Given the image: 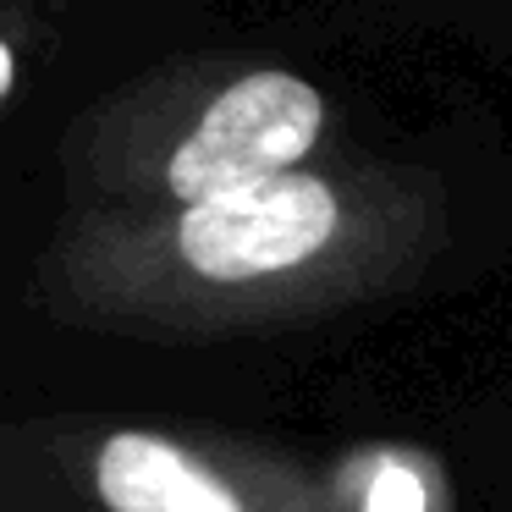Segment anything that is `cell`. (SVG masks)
I'll return each mask as SVG.
<instances>
[{
	"label": "cell",
	"mask_w": 512,
	"mask_h": 512,
	"mask_svg": "<svg viewBox=\"0 0 512 512\" xmlns=\"http://www.w3.org/2000/svg\"><path fill=\"white\" fill-rule=\"evenodd\" d=\"M325 105L303 78L287 72H254L232 83L204 111L193 138L171 155V193L188 204H204L215 193L248 188V182L287 177L320 138Z\"/></svg>",
	"instance_id": "obj_1"
},
{
	"label": "cell",
	"mask_w": 512,
	"mask_h": 512,
	"mask_svg": "<svg viewBox=\"0 0 512 512\" xmlns=\"http://www.w3.org/2000/svg\"><path fill=\"white\" fill-rule=\"evenodd\" d=\"M336 232V199L314 177H270L188 204L182 254L210 281H248L320 254Z\"/></svg>",
	"instance_id": "obj_2"
},
{
	"label": "cell",
	"mask_w": 512,
	"mask_h": 512,
	"mask_svg": "<svg viewBox=\"0 0 512 512\" xmlns=\"http://www.w3.org/2000/svg\"><path fill=\"white\" fill-rule=\"evenodd\" d=\"M100 496L111 512H243L237 496L155 435H111L100 452Z\"/></svg>",
	"instance_id": "obj_3"
},
{
	"label": "cell",
	"mask_w": 512,
	"mask_h": 512,
	"mask_svg": "<svg viewBox=\"0 0 512 512\" xmlns=\"http://www.w3.org/2000/svg\"><path fill=\"white\" fill-rule=\"evenodd\" d=\"M364 512H419V485H413V474L402 463H386L375 479V490H369V507Z\"/></svg>",
	"instance_id": "obj_4"
},
{
	"label": "cell",
	"mask_w": 512,
	"mask_h": 512,
	"mask_svg": "<svg viewBox=\"0 0 512 512\" xmlns=\"http://www.w3.org/2000/svg\"><path fill=\"white\" fill-rule=\"evenodd\" d=\"M12 50H6V45H0V100H6V89H12Z\"/></svg>",
	"instance_id": "obj_5"
}]
</instances>
